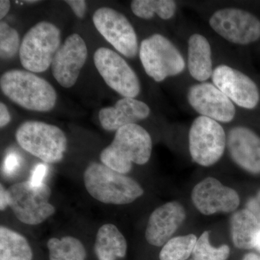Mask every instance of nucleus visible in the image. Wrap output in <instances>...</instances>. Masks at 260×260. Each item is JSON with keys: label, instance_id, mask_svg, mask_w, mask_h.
Here are the masks:
<instances>
[{"label": "nucleus", "instance_id": "12", "mask_svg": "<svg viewBox=\"0 0 260 260\" xmlns=\"http://www.w3.org/2000/svg\"><path fill=\"white\" fill-rule=\"evenodd\" d=\"M212 80L238 107L251 110L259 104L257 85L248 75L236 68L226 64L218 65L213 70Z\"/></svg>", "mask_w": 260, "mask_h": 260}, {"label": "nucleus", "instance_id": "7", "mask_svg": "<svg viewBox=\"0 0 260 260\" xmlns=\"http://www.w3.org/2000/svg\"><path fill=\"white\" fill-rule=\"evenodd\" d=\"M139 56L146 74L158 83L181 74L186 68L180 51L161 34L145 39L140 44Z\"/></svg>", "mask_w": 260, "mask_h": 260}, {"label": "nucleus", "instance_id": "1", "mask_svg": "<svg viewBox=\"0 0 260 260\" xmlns=\"http://www.w3.org/2000/svg\"><path fill=\"white\" fill-rule=\"evenodd\" d=\"M51 198L50 186L44 182L34 185L29 180L20 181L8 188L0 184V210L10 208L19 222L30 226L41 225L55 214Z\"/></svg>", "mask_w": 260, "mask_h": 260}, {"label": "nucleus", "instance_id": "31", "mask_svg": "<svg viewBox=\"0 0 260 260\" xmlns=\"http://www.w3.org/2000/svg\"><path fill=\"white\" fill-rule=\"evenodd\" d=\"M246 209L251 212L260 223V191L255 197L248 200Z\"/></svg>", "mask_w": 260, "mask_h": 260}, {"label": "nucleus", "instance_id": "9", "mask_svg": "<svg viewBox=\"0 0 260 260\" xmlns=\"http://www.w3.org/2000/svg\"><path fill=\"white\" fill-rule=\"evenodd\" d=\"M209 24L220 37L237 45H249L260 39L259 19L240 8L216 10L210 16Z\"/></svg>", "mask_w": 260, "mask_h": 260}, {"label": "nucleus", "instance_id": "32", "mask_svg": "<svg viewBox=\"0 0 260 260\" xmlns=\"http://www.w3.org/2000/svg\"><path fill=\"white\" fill-rule=\"evenodd\" d=\"M11 120L9 111L4 103H0V127L3 128L8 125Z\"/></svg>", "mask_w": 260, "mask_h": 260}, {"label": "nucleus", "instance_id": "33", "mask_svg": "<svg viewBox=\"0 0 260 260\" xmlns=\"http://www.w3.org/2000/svg\"><path fill=\"white\" fill-rule=\"evenodd\" d=\"M10 8V2L8 0L0 1V18L3 19L8 14Z\"/></svg>", "mask_w": 260, "mask_h": 260}, {"label": "nucleus", "instance_id": "20", "mask_svg": "<svg viewBox=\"0 0 260 260\" xmlns=\"http://www.w3.org/2000/svg\"><path fill=\"white\" fill-rule=\"evenodd\" d=\"M127 242L124 234L114 224L107 223L95 234L94 252L98 260H118L125 257Z\"/></svg>", "mask_w": 260, "mask_h": 260}, {"label": "nucleus", "instance_id": "3", "mask_svg": "<svg viewBox=\"0 0 260 260\" xmlns=\"http://www.w3.org/2000/svg\"><path fill=\"white\" fill-rule=\"evenodd\" d=\"M153 140L139 124H129L116 132L111 144L101 152L102 164L120 174H127L133 164L145 165L150 160Z\"/></svg>", "mask_w": 260, "mask_h": 260}, {"label": "nucleus", "instance_id": "2", "mask_svg": "<svg viewBox=\"0 0 260 260\" xmlns=\"http://www.w3.org/2000/svg\"><path fill=\"white\" fill-rule=\"evenodd\" d=\"M83 179L88 194L103 204L129 205L144 194V189L135 179L102 162H90L84 171Z\"/></svg>", "mask_w": 260, "mask_h": 260}, {"label": "nucleus", "instance_id": "22", "mask_svg": "<svg viewBox=\"0 0 260 260\" xmlns=\"http://www.w3.org/2000/svg\"><path fill=\"white\" fill-rule=\"evenodd\" d=\"M34 252L28 239L17 231L0 226V260H32Z\"/></svg>", "mask_w": 260, "mask_h": 260}, {"label": "nucleus", "instance_id": "27", "mask_svg": "<svg viewBox=\"0 0 260 260\" xmlns=\"http://www.w3.org/2000/svg\"><path fill=\"white\" fill-rule=\"evenodd\" d=\"M20 38L18 31L8 23H0V56L8 60L16 55L20 51Z\"/></svg>", "mask_w": 260, "mask_h": 260}, {"label": "nucleus", "instance_id": "5", "mask_svg": "<svg viewBox=\"0 0 260 260\" xmlns=\"http://www.w3.org/2000/svg\"><path fill=\"white\" fill-rule=\"evenodd\" d=\"M15 140L24 150L48 164L61 162L68 149L64 132L43 121H25L15 132Z\"/></svg>", "mask_w": 260, "mask_h": 260}, {"label": "nucleus", "instance_id": "11", "mask_svg": "<svg viewBox=\"0 0 260 260\" xmlns=\"http://www.w3.org/2000/svg\"><path fill=\"white\" fill-rule=\"evenodd\" d=\"M95 28L121 54L133 59L139 52L138 37L125 15L110 8H101L94 13Z\"/></svg>", "mask_w": 260, "mask_h": 260}, {"label": "nucleus", "instance_id": "23", "mask_svg": "<svg viewBox=\"0 0 260 260\" xmlns=\"http://www.w3.org/2000/svg\"><path fill=\"white\" fill-rule=\"evenodd\" d=\"M47 246L49 260H86L85 246L73 236L51 237L47 241Z\"/></svg>", "mask_w": 260, "mask_h": 260}, {"label": "nucleus", "instance_id": "10", "mask_svg": "<svg viewBox=\"0 0 260 260\" xmlns=\"http://www.w3.org/2000/svg\"><path fill=\"white\" fill-rule=\"evenodd\" d=\"M94 64L105 83L123 98H136L141 85L138 75L119 54L102 47L95 51Z\"/></svg>", "mask_w": 260, "mask_h": 260}, {"label": "nucleus", "instance_id": "6", "mask_svg": "<svg viewBox=\"0 0 260 260\" xmlns=\"http://www.w3.org/2000/svg\"><path fill=\"white\" fill-rule=\"evenodd\" d=\"M60 46L59 29L49 22H39L24 36L19 51L20 63L31 73L47 71Z\"/></svg>", "mask_w": 260, "mask_h": 260}, {"label": "nucleus", "instance_id": "28", "mask_svg": "<svg viewBox=\"0 0 260 260\" xmlns=\"http://www.w3.org/2000/svg\"><path fill=\"white\" fill-rule=\"evenodd\" d=\"M48 170L47 166L44 164H39L34 168L29 181L34 185H40L44 183V178Z\"/></svg>", "mask_w": 260, "mask_h": 260}, {"label": "nucleus", "instance_id": "14", "mask_svg": "<svg viewBox=\"0 0 260 260\" xmlns=\"http://www.w3.org/2000/svg\"><path fill=\"white\" fill-rule=\"evenodd\" d=\"M191 201L198 211L205 215L232 213L240 204L237 191L213 177L205 178L194 186Z\"/></svg>", "mask_w": 260, "mask_h": 260}, {"label": "nucleus", "instance_id": "30", "mask_svg": "<svg viewBox=\"0 0 260 260\" xmlns=\"http://www.w3.org/2000/svg\"><path fill=\"white\" fill-rule=\"evenodd\" d=\"M65 3L70 5V8L78 18H84L85 11H86L85 1H83V0H68V1H65Z\"/></svg>", "mask_w": 260, "mask_h": 260}, {"label": "nucleus", "instance_id": "26", "mask_svg": "<svg viewBox=\"0 0 260 260\" xmlns=\"http://www.w3.org/2000/svg\"><path fill=\"white\" fill-rule=\"evenodd\" d=\"M230 251V247L225 244L220 247L212 246L209 232H205L198 239L191 255L194 260H227Z\"/></svg>", "mask_w": 260, "mask_h": 260}, {"label": "nucleus", "instance_id": "16", "mask_svg": "<svg viewBox=\"0 0 260 260\" xmlns=\"http://www.w3.org/2000/svg\"><path fill=\"white\" fill-rule=\"evenodd\" d=\"M186 218L185 208L177 201L160 205L149 217L145 237L150 245L160 247L172 239Z\"/></svg>", "mask_w": 260, "mask_h": 260}, {"label": "nucleus", "instance_id": "29", "mask_svg": "<svg viewBox=\"0 0 260 260\" xmlns=\"http://www.w3.org/2000/svg\"><path fill=\"white\" fill-rule=\"evenodd\" d=\"M20 164L18 155L15 153H8L3 162V169L7 174H12L16 170Z\"/></svg>", "mask_w": 260, "mask_h": 260}, {"label": "nucleus", "instance_id": "25", "mask_svg": "<svg viewBox=\"0 0 260 260\" xmlns=\"http://www.w3.org/2000/svg\"><path fill=\"white\" fill-rule=\"evenodd\" d=\"M198 238L194 234L173 237L162 246L160 260H186L192 254Z\"/></svg>", "mask_w": 260, "mask_h": 260}, {"label": "nucleus", "instance_id": "34", "mask_svg": "<svg viewBox=\"0 0 260 260\" xmlns=\"http://www.w3.org/2000/svg\"><path fill=\"white\" fill-rule=\"evenodd\" d=\"M242 260H260V256L254 253H248L243 257Z\"/></svg>", "mask_w": 260, "mask_h": 260}, {"label": "nucleus", "instance_id": "17", "mask_svg": "<svg viewBox=\"0 0 260 260\" xmlns=\"http://www.w3.org/2000/svg\"><path fill=\"white\" fill-rule=\"evenodd\" d=\"M226 148L237 166L251 174H260V137L254 131L234 126L227 135Z\"/></svg>", "mask_w": 260, "mask_h": 260}, {"label": "nucleus", "instance_id": "24", "mask_svg": "<svg viewBox=\"0 0 260 260\" xmlns=\"http://www.w3.org/2000/svg\"><path fill=\"white\" fill-rule=\"evenodd\" d=\"M131 10L138 18L150 20L158 15L162 20L174 18L177 11V4L173 0H133Z\"/></svg>", "mask_w": 260, "mask_h": 260}, {"label": "nucleus", "instance_id": "18", "mask_svg": "<svg viewBox=\"0 0 260 260\" xmlns=\"http://www.w3.org/2000/svg\"><path fill=\"white\" fill-rule=\"evenodd\" d=\"M150 114V107L145 103L135 98L124 97L117 101L114 107L101 109L99 117L103 129L116 132L122 126L144 120Z\"/></svg>", "mask_w": 260, "mask_h": 260}, {"label": "nucleus", "instance_id": "19", "mask_svg": "<svg viewBox=\"0 0 260 260\" xmlns=\"http://www.w3.org/2000/svg\"><path fill=\"white\" fill-rule=\"evenodd\" d=\"M187 67L191 78L199 83L212 78L214 69L211 46L202 34H192L188 39Z\"/></svg>", "mask_w": 260, "mask_h": 260}, {"label": "nucleus", "instance_id": "21", "mask_svg": "<svg viewBox=\"0 0 260 260\" xmlns=\"http://www.w3.org/2000/svg\"><path fill=\"white\" fill-rule=\"evenodd\" d=\"M260 233V223L251 212L238 210L231 218V234L234 245L238 249H251L255 246Z\"/></svg>", "mask_w": 260, "mask_h": 260}, {"label": "nucleus", "instance_id": "4", "mask_svg": "<svg viewBox=\"0 0 260 260\" xmlns=\"http://www.w3.org/2000/svg\"><path fill=\"white\" fill-rule=\"evenodd\" d=\"M2 91L20 107L47 112L55 107L56 90L49 82L28 70H12L2 75Z\"/></svg>", "mask_w": 260, "mask_h": 260}, {"label": "nucleus", "instance_id": "8", "mask_svg": "<svg viewBox=\"0 0 260 260\" xmlns=\"http://www.w3.org/2000/svg\"><path fill=\"white\" fill-rule=\"evenodd\" d=\"M226 146L227 135L218 121L202 116L192 121L189 150L193 161L202 167H211L222 158Z\"/></svg>", "mask_w": 260, "mask_h": 260}, {"label": "nucleus", "instance_id": "35", "mask_svg": "<svg viewBox=\"0 0 260 260\" xmlns=\"http://www.w3.org/2000/svg\"><path fill=\"white\" fill-rule=\"evenodd\" d=\"M254 248H255L256 250L259 251L260 252V233L259 235H258L257 238H256L255 246H254Z\"/></svg>", "mask_w": 260, "mask_h": 260}, {"label": "nucleus", "instance_id": "13", "mask_svg": "<svg viewBox=\"0 0 260 260\" xmlns=\"http://www.w3.org/2000/svg\"><path fill=\"white\" fill-rule=\"evenodd\" d=\"M186 99L200 116L219 123H229L235 118L237 109L234 103L213 83L204 82L191 85Z\"/></svg>", "mask_w": 260, "mask_h": 260}, {"label": "nucleus", "instance_id": "36", "mask_svg": "<svg viewBox=\"0 0 260 260\" xmlns=\"http://www.w3.org/2000/svg\"><path fill=\"white\" fill-rule=\"evenodd\" d=\"M190 260H194V259H190Z\"/></svg>", "mask_w": 260, "mask_h": 260}, {"label": "nucleus", "instance_id": "15", "mask_svg": "<svg viewBox=\"0 0 260 260\" xmlns=\"http://www.w3.org/2000/svg\"><path fill=\"white\" fill-rule=\"evenodd\" d=\"M88 57V48L79 34L69 36L59 47L51 63V72L58 83L65 88L76 83Z\"/></svg>", "mask_w": 260, "mask_h": 260}]
</instances>
